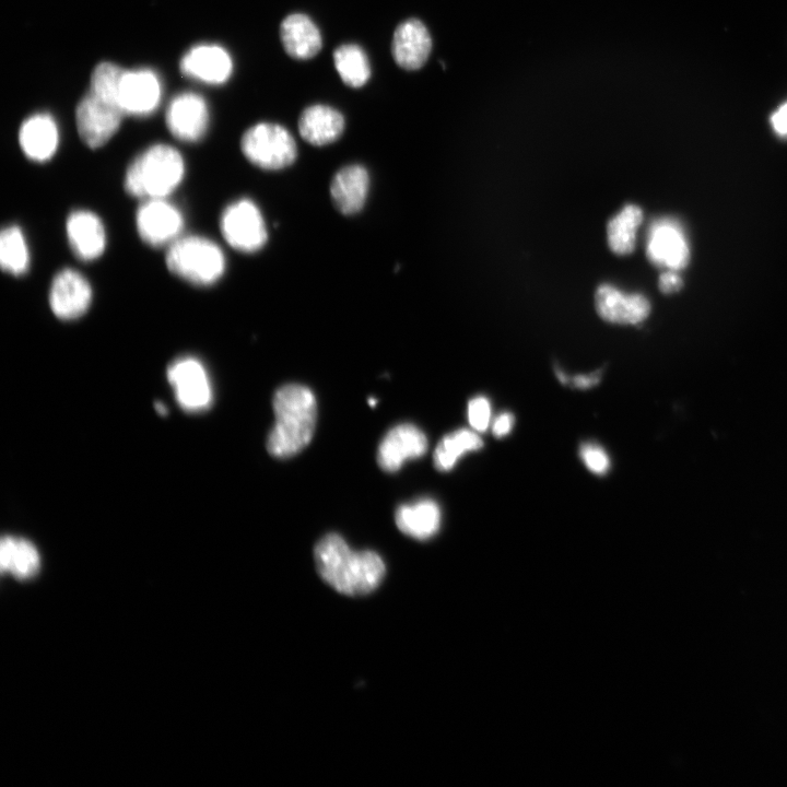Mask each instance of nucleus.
Segmentation results:
<instances>
[{
    "label": "nucleus",
    "mask_w": 787,
    "mask_h": 787,
    "mask_svg": "<svg viewBox=\"0 0 787 787\" xmlns=\"http://www.w3.org/2000/svg\"><path fill=\"white\" fill-rule=\"evenodd\" d=\"M598 379H599V376L596 374L577 376L574 379V385L579 388H588V387L595 385L598 381Z\"/></svg>",
    "instance_id": "obj_34"
},
{
    "label": "nucleus",
    "mask_w": 787,
    "mask_h": 787,
    "mask_svg": "<svg viewBox=\"0 0 787 787\" xmlns=\"http://www.w3.org/2000/svg\"><path fill=\"white\" fill-rule=\"evenodd\" d=\"M334 67L350 87L363 86L371 77V67L365 51L355 44H344L333 51Z\"/></svg>",
    "instance_id": "obj_27"
},
{
    "label": "nucleus",
    "mask_w": 787,
    "mask_h": 787,
    "mask_svg": "<svg viewBox=\"0 0 787 787\" xmlns=\"http://www.w3.org/2000/svg\"><path fill=\"white\" fill-rule=\"evenodd\" d=\"M647 257L651 262L674 271L688 265L690 250L678 223L661 220L651 226L647 240Z\"/></svg>",
    "instance_id": "obj_14"
},
{
    "label": "nucleus",
    "mask_w": 787,
    "mask_h": 787,
    "mask_svg": "<svg viewBox=\"0 0 787 787\" xmlns=\"http://www.w3.org/2000/svg\"><path fill=\"white\" fill-rule=\"evenodd\" d=\"M220 230L225 242L240 252H256L268 239L262 213L248 198L237 199L225 207L220 218Z\"/></svg>",
    "instance_id": "obj_7"
},
{
    "label": "nucleus",
    "mask_w": 787,
    "mask_h": 787,
    "mask_svg": "<svg viewBox=\"0 0 787 787\" xmlns=\"http://www.w3.org/2000/svg\"><path fill=\"white\" fill-rule=\"evenodd\" d=\"M161 99L157 75L148 69L124 70L118 85V101L125 114L143 116L155 110Z\"/></svg>",
    "instance_id": "obj_13"
},
{
    "label": "nucleus",
    "mask_w": 787,
    "mask_h": 787,
    "mask_svg": "<svg viewBox=\"0 0 787 787\" xmlns=\"http://www.w3.org/2000/svg\"><path fill=\"white\" fill-rule=\"evenodd\" d=\"M317 572L322 580L340 594L362 596L381 583L386 567L374 551H355L337 533L322 537L314 550Z\"/></svg>",
    "instance_id": "obj_1"
},
{
    "label": "nucleus",
    "mask_w": 787,
    "mask_h": 787,
    "mask_svg": "<svg viewBox=\"0 0 787 787\" xmlns=\"http://www.w3.org/2000/svg\"><path fill=\"white\" fill-rule=\"evenodd\" d=\"M301 137L317 146L327 145L340 138L344 130L343 115L336 108L315 104L306 107L298 118Z\"/></svg>",
    "instance_id": "obj_22"
},
{
    "label": "nucleus",
    "mask_w": 787,
    "mask_h": 787,
    "mask_svg": "<svg viewBox=\"0 0 787 787\" xmlns=\"http://www.w3.org/2000/svg\"><path fill=\"white\" fill-rule=\"evenodd\" d=\"M643 212L635 204L625 205L607 225L608 244L616 255L631 254L635 248L636 231Z\"/></svg>",
    "instance_id": "obj_25"
},
{
    "label": "nucleus",
    "mask_w": 787,
    "mask_h": 787,
    "mask_svg": "<svg viewBox=\"0 0 787 787\" xmlns=\"http://www.w3.org/2000/svg\"><path fill=\"white\" fill-rule=\"evenodd\" d=\"M514 425V416L509 412L501 413L493 422L492 432L496 437L507 435Z\"/></svg>",
    "instance_id": "obj_32"
},
{
    "label": "nucleus",
    "mask_w": 787,
    "mask_h": 787,
    "mask_svg": "<svg viewBox=\"0 0 787 787\" xmlns=\"http://www.w3.org/2000/svg\"><path fill=\"white\" fill-rule=\"evenodd\" d=\"M19 144L25 156L34 162L50 160L59 144L58 127L48 114H35L26 118L19 130Z\"/></svg>",
    "instance_id": "obj_19"
},
{
    "label": "nucleus",
    "mask_w": 787,
    "mask_h": 787,
    "mask_svg": "<svg viewBox=\"0 0 787 787\" xmlns=\"http://www.w3.org/2000/svg\"><path fill=\"white\" fill-rule=\"evenodd\" d=\"M186 172L181 154L172 145L154 144L128 166L124 186L136 198H167L183 181Z\"/></svg>",
    "instance_id": "obj_3"
},
{
    "label": "nucleus",
    "mask_w": 787,
    "mask_h": 787,
    "mask_svg": "<svg viewBox=\"0 0 787 787\" xmlns=\"http://www.w3.org/2000/svg\"><path fill=\"white\" fill-rule=\"evenodd\" d=\"M274 425L267 439V449L278 458L299 453L313 437L317 404L313 391L302 385L287 384L273 396Z\"/></svg>",
    "instance_id": "obj_2"
},
{
    "label": "nucleus",
    "mask_w": 787,
    "mask_h": 787,
    "mask_svg": "<svg viewBox=\"0 0 787 787\" xmlns=\"http://www.w3.org/2000/svg\"><path fill=\"white\" fill-rule=\"evenodd\" d=\"M432 50V38L426 26L418 19L400 23L392 36L391 55L404 70H418L424 66Z\"/></svg>",
    "instance_id": "obj_16"
},
{
    "label": "nucleus",
    "mask_w": 787,
    "mask_h": 787,
    "mask_svg": "<svg viewBox=\"0 0 787 787\" xmlns=\"http://www.w3.org/2000/svg\"><path fill=\"white\" fill-rule=\"evenodd\" d=\"M155 408H156V411H157L160 414H166V413H167V409H166V407H165L162 402L155 403Z\"/></svg>",
    "instance_id": "obj_35"
},
{
    "label": "nucleus",
    "mask_w": 787,
    "mask_h": 787,
    "mask_svg": "<svg viewBox=\"0 0 787 787\" xmlns=\"http://www.w3.org/2000/svg\"><path fill=\"white\" fill-rule=\"evenodd\" d=\"M376 403H377V400H376V399H373V398L368 399V404H369V406L374 407Z\"/></svg>",
    "instance_id": "obj_36"
},
{
    "label": "nucleus",
    "mask_w": 787,
    "mask_h": 787,
    "mask_svg": "<svg viewBox=\"0 0 787 787\" xmlns=\"http://www.w3.org/2000/svg\"><path fill=\"white\" fill-rule=\"evenodd\" d=\"M771 121L778 134L787 136V102L772 115Z\"/></svg>",
    "instance_id": "obj_33"
},
{
    "label": "nucleus",
    "mask_w": 787,
    "mask_h": 787,
    "mask_svg": "<svg viewBox=\"0 0 787 787\" xmlns=\"http://www.w3.org/2000/svg\"><path fill=\"white\" fill-rule=\"evenodd\" d=\"M66 234L74 255L84 261H92L103 255L106 248V231L102 220L92 211L75 210L66 221Z\"/></svg>",
    "instance_id": "obj_15"
},
{
    "label": "nucleus",
    "mask_w": 787,
    "mask_h": 787,
    "mask_svg": "<svg viewBox=\"0 0 787 787\" xmlns=\"http://www.w3.org/2000/svg\"><path fill=\"white\" fill-rule=\"evenodd\" d=\"M140 238L150 246H169L181 235L184 216L166 198L143 200L136 213Z\"/></svg>",
    "instance_id": "obj_8"
},
{
    "label": "nucleus",
    "mask_w": 787,
    "mask_h": 787,
    "mask_svg": "<svg viewBox=\"0 0 787 787\" xmlns=\"http://www.w3.org/2000/svg\"><path fill=\"white\" fill-rule=\"evenodd\" d=\"M240 149L251 164L267 171L290 166L297 154L290 131L272 122H259L247 129L240 140Z\"/></svg>",
    "instance_id": "obj_5"
},
{
    "label": "nucleus",
    "mask_w": 787,
    "mask_h": 787,
    "mask_svg": "<svg viewBox=\"0 0 787 787\" xmlns=\"http://www.w3.org/2000/svg\"><path fill=\"white\" fill-rule=\"evenodd\" d=\"M468 420L477 432H485L491 422V404L485 397L478 396L469 401Z\"/></svg>",
    "instance_id": "obj_29"
},
{
    "label": "nucleus",
    "mask_w": 787,
    "mask_h": 787,
    "mask_svg": "<svg viewBox=\"0 0 787 787\" xmlns=\"http://www.w3.org/2000/svg\"><path fill=\"white\" fill-rule=\"evenodd\" d=\"M124 115L116 97L90 89L75 109L79 136L87 146L97 149L117 132Z\"/></svg>",
    "instance_id": "obj_6"
},
{
    "label": "nucleus",
    "mask_w": 787,
    "mask_h": 787,
    "mask_svg": "<svg viewBox=\"0 0 787 787\" xmlns=\"http://www.w3.org/2000/svg\"><path fill=\"white\" fill-rule=\"evenodd\" d=\"M599 316L614 324H638L649 314L650 305L641 294H624L609 284L600 285L595 295Z\"/></svg>",
    "instance_id": "obj_18"
},
{
    "label": "nucleus",
    "mask_w": 787,
    "mask_h": 787,
    "mask_svg": "<svg viewBox=\"0 0 787 787\" xmlns=\"http://www.w3.org/2000/svg\"><path fill=\"white\" fill-rule=\"evenodd\" d=\"M682 280L674 270H669L660 274L659 289L662 293L669 294L680 290Z\"/></svg>",
    "instance_id": "obj_31"
},
{
    "label": "nucleus",
    "mask_w": 787,
    "mask_h": 787,
    "mask_svg": "<svg viewBox=\"0 0 787 787\" xmlns=\"http://www.w3.org/2000/svg\"><path fill=\"white\" fill-rule=\"evenodd\" d=\"M586 467L596 474H604L610 467V459L604 449L596 444H584L579 450Z\"/></svg>",
    "instance_id": "obj_30"
},
{
    "label": "nucleus",
    "mask_w": 787,
    "mask_h": 787,
    "mask_svg": "<svg viewBox=\"0 0 787 787\" xmlns=\"http://www.w3.org/2000/svg\"><path fill=\"white\" fill-rule=\"evenodd\" d=\"M167 379L179 406L190 412L207 410L212 402V388L208 373L196 357L175 360L167 368Z\"/></svg>",
    "instance_id": "obj_9"
},
{
    "label": "nucleus",
    "mask_w": 787,
    "mask_h": 787,
    "mask_svg": "<svg viewBox=\"0 0 787 787\" xmlns=\"http://www.w3.org/2000/svg\"><path fill=\"white\" fill-rule=\"evenodd\" d=\"M395 520L404 535L418 540H426L438 531L441 509L435 501L421 498L399 506Z\"/></svg>",
    "instance_id": "obj_23"
},
{
    "label": "nucleus",
    "mask_w": 787,
    "mask_h": 787,
    "mask_svg": "<svg viewBox=\"0 0 787 787\" xmlns=\"http://www.w3.org/2000/svg\"><path fill=\"white\" fill-rule=\"evenodd\" d=\"M369 190V174L360 164L340 168L330 184V195L336 208L343 214L357 213L364 207Z\"/></svg>",
    "instance_id": "obj_20"
},
{
    "label": "nucleus",
    "mask_w": 787,
    "mask_h": 787,
    "mask_svg": "<svg viewBox=\"0 0 787 787\" xmlns=\"http://www.w3.org/2000/svg\"><path fill=\"white\" fill-rule=\"evenodd\" d=\"M0 265L3 271L19 277L28 270L30 250L17 225H9L0 233Z\"/></svg>",
    "instance_id": "obj_28"
},
{
    "label": "nucleus",
    "mask_w": 787,
    "mask_h": 787,
    "mask_svg": "<svg viewBox=\"0 0 787 787\" xmlns=\"http://www.w3.org/2000/svg\"><path fill=\"white\" fill-rule=\"evenodd\" d=\"M92 297V286L87 279L72 268H64L51 281L48 303L57 318L72 320L86 313Z\"/></svg>",
    "instance_id": "obj_10"
},
{
    "label": "nucleus",
    "mask_w": 787,
    "mask_h": 787,
    "mask_svg": "<svg viewBox=\"0 0 787 787\" xmlns=\"http://www.w3.org/2000/svg\"><path fill=\"white\" fill-rule=\"evenodd\" d=\"M0 565L2 572H10L17 578H28L39 569L40 557L32 542L4 536L0 542Z\"/></svg>",
    "instance_id": "obj_24"
},
{
    "label": "nucleus",
    "mask_w": 787,
    "mask_h": 787,
    "mask_svg": "<svg viewBox=\"0 0 787 787\" xmlns=\"http://www.w3.org/2000/svg\"><path fill=\"white\" fill-rule=\"evenodd\" d=\"M482 445V439L474 431L457 430L444 436L436 446L433 455L434 465L439 471H448L461 456L480 449Z\"/></svg>",
    "instance_id": "obj_26"
},
{
    "label": "nucleus",
    "mask_w": 787,
    "mask_h": 787,
    "mask_svg": "<svg viewBox=\"0 0 787 787\" xmlns=\"http://www.w3.org/2000/svg\"><path fill=\"white\" fill-rule=\"evenodd\" d=\"M427 449L425 434L415 425L403 423L390 428L377 449V462L384 471L395 472L407 459L419 458Z\"/></svg>",
    "instance_id": "obj_12"
},
{
    "label": "nucleus",
    "mask_w": 787,
    "mask_h": 787,
    "mask_svg": "<svg viewBox=\"0 0 787 787\" xmlns=\"http://www.w3.org/2000/svg\"><path fill=\"white\" fill-rule=\"evenodd\" d=\"M280 38L286 54L298 60L313 58L322 47L320 31L302 13L290 14L282 21Z\"/></svg>",
    "instance_id": "obj_21"
},
{
    "label": "nucleus",
    "mask_w": 787,
    "mask_h": 787,
    "mask_svg": "<svg viewBox=\"0 0 787 787\" xmlns=\"http://www.w3.org/2000/svg\"><path fill=\"white\" fill-rule=\"evenodd\" d=\"M168 270L198 286L218 282L225 272L226 260L221 247L213 240L198 236H180L167 247Z\"/></svg>",
    "instance_id": "obj_4"
},
{
    "label": "nucleus",
    "mask_w": 787,
    "mask_h": 787,
    "mask_svg": "<svg viewBox=\"0 0 787 787\" xmlns=\"http://www.w3.org/2000/svg\"><path fill=\"white\" fill-rule=\"evenodd\" d=\"M183 74L209 84H222L233 71L230 54L218 45L192 47L180 60Z\"/></svg>",
    "instance_id": "obj_17"
},
{
    "label": "nucleus",
    "mask_w": 787,
    "mask_h": 787,
    "mask_svg": "<svg viewBox=\"0 0 787 787\" xmlns=\"http://www.w3.org/2000/svg\"><path fill=\"white\" fill-rule=\"evenodd\" d=\"M165 120L175 138L187 142L198 141L209 125L207 103L202 96L192 92L178 94L169 102Z\"/></svg>",
    "instance_id": "obj_11"
}]
</instances>
